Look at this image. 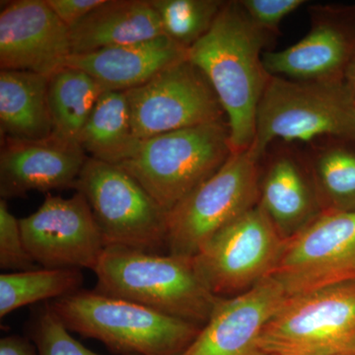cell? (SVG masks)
I'll return each mask as SVG.
<instances>
[{"instance_id": "1", "label": "cell", "mask_w": 355, "mask_h": 355, "mask_svg": "<svg viewBox=\"0 0 355 355\" xmlns=\"http://www.w3.org/2000/svg\"><path fill=\"white\" fill-rule=\"evenodd\" d=\"M273 37L250 19L240 1H225L209 31L188 50V60L202 70L225 112L233 153L253 144L270 77L263 57Z\"/></svg>"}, {"instance_id": "2", "label": "cell", "mask_w": 355, "mask_h": 355, "mask_svg": "<svg viewBox=\"0 0 355 355\" xmlns=\"http://www.w3.org/2000/svg\"><path fill=\"white\" fill-rule=\"evenodd\" d=\"M94 272L95 291L200 327L220 298L205 284L193 257L107 247Z\"/></svg>"}, {"instance_id": "3", "label": "cell", "mask_w": 355, "mask_h": 355, "mask_svg": "<svg viewBox=\"0 0 355 355\" xmlns=\"http://www.w3.org/2000/svg\"><path fill=\"white\" fill-rule=\"evenodd\" d=\"M49 303L70 333L120 355H180L202 328L95 291L81 289Z\"/></svg>"}, {"instance_id": "4", "label": "cell", "mask_w": 355, "mask_h": 355, "mask_svg": "<svg viewBox=\"0 0 355 355\" xmlns=\"http://www.w3.org/2000/svg\"><path fill=\"white\" fill-rule=\"evenodd\" d=\"M355 140V103L345 81H302L270 76L256 116L251 148L259 158L273 142Z\"/></svg>"}, {"instance_id": "5", "label": "cell", "mask_w": 355, "mask_h": 355, "mask_svg": "<svg viewBox=\"0 0 355 355\" xmlns=\"http://www.w3.org/2000/svg\"><path fill=\"white\" fill-rule=\"evenodd\" d=\"M233 153L226 121L141 140L120 166L166 210L216 174Z\"/></svg>"}, {"instance_id": "6", "label": "cell", "mask_w": 355, "mask_h": 355, "mask_svg": "<svg viewBox=\"0 0 355 355\" xmlns=\"http://www.w3.org/2000/svg\"><path fill=\"white\" fill-rule=\"evenodd\" d=\"M259 345L266 355L355 354V279L286 297Z\"/></svg>"}, {"instance_id": "7", "label": "cell", "mask_w": 355, "mask_h": 355, "mask_svg": "<svg viewBox=\"0 0 355 355\" xmlns=\"http://www.w3.org/2000/svg\"><path fill=\"white\" fill-rule=\"evenodd\" d=\"M261 159L233 153L220 169L167 214L168 254L195 257L219 231L258 205Z\"/></svg>"}, {"instance_id": "8", "label": "cell", "mask_w": 355, "mask_h": 355, "mask_svg": "<svg viewBox=\"0 0 355 355\" xmlns=\"http://www.w3.org/2000/svg\"><path fill=\"white\" fill-rule=\"evenodd\" d=\"M74 189L87 200L106 248L167 249L168 212L120 166L89 157Z\"/></svg>"}, {"instance_id": "9", "label": "cell", "mask_w": 355, "mask_h": 355, "mask_svg": "<svg viewBox=\"0 0 355 355\" xmlns=\"http://www.w3.org/2000/svg\"><path fill=\"white\" fill-rule=\"evenodd\" d=\"M286 240L258 203L214 235L193 259L212 293L238 295L270 275Z\"/></svg>"}, {"instance_id": "10", "label": "cell", "mask_w": 355, "mask_h": 355, "mask_svg": "<svg viewBox=\"0 0 355 355\" xmlns=\"http://www.w3.org/2000/svg\"><path fill=\"white\" fill-rule=\"evenodd\" d=\"M268 277L286 297L355 279V211L320 212L287 238Z\"/></svg>"}, {"instance_id": "11", "label": "cell", "mask_w": 355, "mask_h": 355, "mask_svg": "<svg viewBox=\"0 0 355 355\" xmlns=\"http://www.w3.org/2000/svg\"><path fill=\"white\" fill-rule=\"evenodd\" d=\"M125 94L133 132L139 140L227 121L211 84L188 58Z\"/></svg>"}, {"instance_id": "12", "label": "cell", "mask_w": 355, "mask_h": 355, "mask_svg": "<svg viewBox=\"0 0 355 355\" xmlns=\"http://www.w3.org/2000/svg\"><path fill=\"white\" fill-rule=\"evenodd\" d=\"M26 248L44 268L94 272L105 250L104 239L83 193L72 197L46 193L34 214L20 219Z\"/></svg>"}, {"instance_id": "13", "label": "cell", "mask_w": 355, "mask_h": 355, "mask_svg": "<svg viewBox=\"0 0 355 355\" xmlns=\"http://www.w3.org/2000/svg\"><path fill=\"white\" fill-rule=\"evenodd\" d=\"M310 31L279 51H266L268 73L302 81H345L355 60V4L311 6Z\"/></svg>"}, {"instance_id": "14", "label": "cell", "mask_w": 355, "mask_h": 355, "mask_svg": "<svg viewBox=\"0 0 355 355\" xmlns=\"http://www.w3.org/2000/svg\"><path fill=\"white\" fill-rule=\"evenodd\" d=\"M72 55L70 29L46 0L6 1L0 12V69L50 77Z\"/></svg>"}, {"instance_id": "15", "label": "cell", "mask_w": 355, "mask_h": 355, "mask_svg": "<svg viewBox=\"0 0 355 355\" xmlns=\"http://www.w3.org/2000/svg\"><path fill=\"white\" fill-rule=\"evenodd\" d=\"M85 153L80 144L55 132L40 139H1L2 200L76 188L89 158Z\"/></svg>"}, {"instance_id": "16", "label": "cell", "mask_w": 355, "mask_h": 355, "mask_svg": "<svg viewBox=\"0 0 355 355\" xmlns=\"http://www.w3.org/2000/svg\"><path fill=\"white\" fill-rule=\"evenodd\" d=\"M286 298L270 277L234 297L219 298L209 321L180 355H266L259 345L261 331Z\"/></svg>"}, {"instance_id": "17", "label": "cell", "mask_w": 355, "mask_h": 355, "mask_svg": "<svg viewBox=\"0 0 355 355\" xmlns=\"http://www.w3.org/2000/svg\"><path fill=\"white\" fill-rule=\"evenodd\" d=\"M293 144L270 146L263 154L259 205L286 239L323 211L304 151Z\"/></svg>"}, {"instance_id": "18", "label": "cell", "mask_w": 355, "mask_h": 355, "mask_svg": "<svg viewBox=\"0 0 355 355\" xmlns=\"http://www.w3.org/2000/svg\"><path fill=\"white\" fill-rule=\"evenodd\" d=\"M187 58V49L162 35L139 43L71 55L67 65L85 71L105 91L125 92Z\"/></svg>"}, {"instance_id": "19", "label": "cell", "mask_w": 355, "mask_h": 355, "mask_svg": "<svg viewBox=\"0 0 355 355\" xmlns=\"http://www.w3.org/2000/svg\"><path fill=\"white\" fill-rule=\"evenodd\" d=\"M162 35L150 0H105L70 28L72 55L139 43Z\"/></svg>"}, {"instance_id": "20", "label": "cell", "mask_w": 355, "mask_h": 355, "mask_svg": "<svg viewBox=\"0 0 355 355\" xmlns=\"http://www.w3.org/2000/svg\"><path fill=\"white\" fill-rule=\"evenodd\" d=\"M49 77L0 70L1 139H40L53 132L49 105Z\"/></svg>"}, {"instance_id": "21", "label": "cell", "mask_w": 355, "mask_h": 355, "mask_svg": "<svg viewBox=\"0 0 355 355\" xmlns=\"http://www.w3.org/2000/svg\"><path fill=\"white\" fill-rule=\"evenodd\" d=\"M79 142L91 158L109 164L121 165L132 157L141 140L133 132L125 92L103 93Z\"/></svg>"}, {"instance_id": "22", "label": "cell", "mask_w": 355, "mask_h": 355, "mask_svg": "<svg viewBox=\"0 0 355 355\" xmlns=\"http://www.w3.org/2000/svg\"><path fill=\"white\" fill-rule=\"evenodd\" d=\"M304 151L323 210L355 211V140L328 139Z\"/></svg>"}, {"instance_id": "23", "label": "cell", "mask_w": 355, "mask_h": 355, "mask_svg": "<svg viewBox=\"0 0 355 355\" xmlns=\"http://www.w3.org/2000/svg\"><path fill=\"white\" fill-rule=\"evenodd\" d=\"M104 92V88L92 76L69 65L49 77L53 132L80 144L81 133Z\"/></svg>"}, {"instance_id": "24", "label": "cell", "mask_w": 355, "mask_h": 355, "mask_svg": "<svg viewBox=\"0 0 355 355\" xmlns=\"http://www.w3.org/2000/svg\"><path fill=\"white\" fill-rule=\"evenodd\" d=\"M83 270L44 268L0 275V318L25 306L50 302L81 291Z\"/></svg>"}, {"instance_id": "25", "label": "cell", "mask_w": 355, "mask_h": 355, "mask_svg": "<svg viewBox=\"0 0 355 355\" xmlns=\"http://www.w3.org/2000/svg\"><path fill=\"white\" fill-rule=\"evenodd\" d=\"M168 38L189 49L209 31L225 1L150 0Z\"/></svg>"}, {"instance_id": "26", "label": "cell", "mask_w": 355, "mask_h": 355, "mask_svg": "<svg viewBox=\"0 0 355 355\" xmlns=\"http://www.w3.org/2000/svg\"><path fill=\"white\" fill-rule=\"evenodd\" d=\"M29 336L40 355H100L71 336L49 302L35 313L30 322Z\"/></svg>"}, {"instance_id": "27", "label": "cell", "mask_w": 355, "mask_h": 355, "mask_svg": "<svg viewBox=\"0 0 355 355\" xmlns=\"http://www.w3.org/2000/svg\"><path fill=\"white\" fill-rule=\"evenodd\" d=\"M0 268L13 272L41 268L28 252L20 219L9 211L6 200H0Z\"/></svg>"}, {"instance_id": "28", "label": "cell", "mask_w": 355, "mask_h": 355, "mask_svg": "<svg viewBox=\"0 0 355 355\" xmlns=\"http://www.w3.org/2000/svg\"><path fill=\"white\" fill-rule=\"evenodd\" d=\"M240 3L254 24L275 36L282 20L307 2L304 0H241Z\"/></svg>"}, {"instance_id": "29", "label": "cell", "mask_w": 355, "mask_h": 355, "mask_svg": "<svg viewBox=\"0 0 355 355\" xmlns=\"http://www.w3.org/2000/svg\"><path fill=\"white\" fill-rule=\"evenodd\" d=\"M105 0H46L53 13L72 28L80 22L91 11L101 6Z\"/></svg>"}, {"instance_id": "30", "label": "cell", "mask_w": 355, "mask_h": 355, "mask_svg": "<svg viewBox=\"0 0 355 355\" xmlns=\"http://www.w3.org/2000/svg\"><path fill=\"white\" fill-rule=\"evenodd\" d=\"M0 355H40L30 336H6L0 340Z\"/></svg>"}, {"instance_id": "31", "label": "cell", "mask_w": 355, "mask_h": 355, "mask_svg": "<svg viewBox=\"0 0 355 355\" xmlns=\"http://www.w3.org/2000/svg\"><path fill=\"white\" fill-rule=\"evenodd\" d=\"M345 83H347V86H349L350 93H352L355 103V60L354 64L350 67L347 79H345Z\"/></svg>"}, {"instance_id": "32", "label": "cell", "mask_w": 355, "mask_h": 355, "mask_svg": "<svg viewBox=\"0 0 355 355\" xmlns=\"http://www.w3.org/2000/svg\"><path fill=\"white\" fill-rule=\"evenodd\" d=\"M338 355H355V354H338Z\"/></svg>"}]
</instances>
